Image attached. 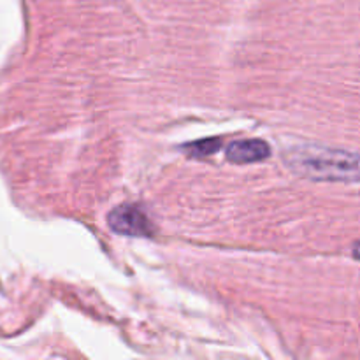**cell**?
Wrapping results in <instances>:
<instances>
[{
  "instance_id": "cell-1",
  "label": "cell",
  "mask_w": 360,
  "mask_h": 360,
  "mask_svg": "<svg viewBox=\"0 0 360 360\" xmlns=\"http://www.w3.org/2000/svg\"><path fill=\"white\" fill-rule=\"evenodd\" d=\"M292 167L320 181H357L359 158L355 153L330 148L304 146L294 151Z\"/></svg>"
},
{
  "instance_id": "cell-2",
  "label": "cell",
  "mask_w": 360,
  "mask_h": 360,
  "mask_svg": "<svg viewBox=\"0 0 360 360\" xmlns=\"http://www.w3.org/2000/svg\"><path fill=\"white\" fill-rule=\"evenodd\" d=\"M109 227L123 236H136V238H150L153 236V225L141 207L127 204L112 210L108 217Z\"/></svg>"
},
{
  "instance_id": "cell-3",
  "label": "cell",
  "mask_w": 360,
  "mask_h": 360,
  "mask_svg": "<svg viewBox=\"0 0 360 360\" xmlns=\"http://www.w3.org/2000/svg\"><path fill=\"white\" fill-rule=\"evenodd\" d=\"M271 148L262 139L236 141L227 148V160L234 164H253L269 158Z\"/></svg>"
},
{
  "instance_id": "cell-4",
  "label": "cell",
  "mask_w": 360,
  "mask_h": 360,
  "mask_svg": "<svg viewBox=\"0 0 360 360\" xmlns=\"http://www.w3.org/2000/svg\"><path fill=\"white\" fill-rule=\"evenodd\" d=\"M188 153L193 155V157H204V155H213L217 153L221 148V139H204L199 141V143L188 144Z\"/></svg>"
}]
</instances>
